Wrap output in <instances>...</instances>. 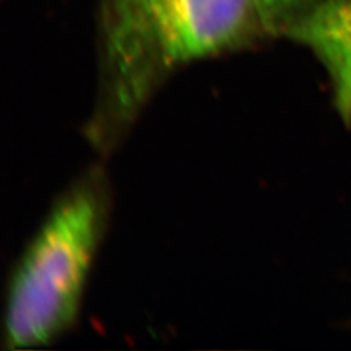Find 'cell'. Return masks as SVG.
I'll list each match as a JSON object with an SVG mask.
<instances>
[{"mask_svg":"<svg viewBox=\"0 0 351 351\" xmlns=\"http://www.w3.org/2000/svg\"><path fill=\"white\" fill-rule=\"evenodd\" d=\"M313 2L315 0H261L274 37L282 38L291 22Z\"/></svg>","mask_w":351,"mask_h":351,"instance_id":"4","label":"cell"},{"mask_svg":"<svg viewBox=\"0 0 351 351\" xmlns=\"http://www.w3.org/2000/svg\"><path fill=\"white\" fill-rule=\"evenodd\" d=\"M272 38L261 0H101L86 139L110 152L171 75Z\"/></svg>","mask_w":351,"mask_h":351,"instance_id":"1","label":"cell"},{"mask_svg":"<svg viewBox=\"0 0 351 351\" xmlns=\"http://www.w3.org/2000/svg\"><path fill=\"white\" fill-rule=\"evenodd\" d=\"M107 205L106 179L98 171L84 176L53 205L9 281L3 319L8 350L46 347L78 319Z\"/></svg>","mask_w":351,"mask_h":351,"instance_id":"2","label":"cell"},{"mask_svg":"<svg viewBox=\"0 0 351 351\" xmlns=\"http://www.w3.org/2000/svg\"><path fill=\"white\" fill-rule=\"evenodd\" d=\"M284 38L311 50L325 69L332 101L351 125V0H315L285 31Z\"/></svg>","mask_w":351,"mask_h":351,"instance_id":"3","label":"cell"}]
</instances>
